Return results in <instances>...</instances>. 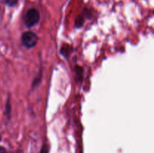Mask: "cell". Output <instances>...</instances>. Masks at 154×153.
Instances as JSON below:
<instances>
[{
  "instance_id": "5b68a950",
  "label": "cell",
  "mask_w": 154,
  "mask_h": 153,
  "mask_svg": "<svg viewBox=\"0 0 154 153\" xmlns=\"http://www.w3.org/2000/svg\"><path fill=\"white\" fill-rule=\"evenodd\" d=\"M84 18L83 16H78V18L75 20V25L78 28H80V27L84 25Z\"/></svg>"
},
{
  "instance_id": "3957f363",
  "label": "cell",
  "mask_w": 154,
  "mask_h": 153,
  "mask_svg": "<svg viewBox=\"0 0 154 153\" xmlns=\"http://www.w3.org/2000/svg\"><path fill=\"white\" fill-rule=\"evenodd\" d=\"M75 72H76V74H77V77L79 79V80H81L83 79V68L80 66H76L75 68Z\"/></svg>"
},
{
  "instance_id": "8992f818",
  "label": "cell",
  "mask_w": 154,
  "mask_h": 153,
  "mask_svg": "<svg viewBox=\"0 0 154 153\" xmlns=\"http://www.w3.org/2000/svg\"><path fill=\"white\" fill-rule=\"evenodd\" d=\"M17 2L18 0H6V4L10 7H13V6L16 5Z\"/></svg>"
},
{
  "instance_id": "277c9868",
  "label": "cell",
  "mask_w": 154,
  "mask_h": 153,
  "mask_svg": "<svg viewBox=\"0 0 154 153\" xmlns=\"http://www.w3.org/2000/svg\"><path fill=\"white\" fill-rule=\"evenodd\" d=\"M70 49H71V47L69 46V45L66 44L65 46H63V47H62V49H61L62 54H63V56H67L69 55L71 52Z\"/></svg>"
},
{
  "instance_id": "ba28073f",
  "label": "cell",
  "mask_w": 154,
  "mask_h": 153,
  "mask_svg": "<svg viewBox=\"0 0 154 153\" xmlns=\"http://www.w3.org/2000/svg\"><path fill=\"white\" fill-rule=\"evenodd\" d=\"M0 153H8L7 150L2 146H0Z\"/></svg>"
},
{
  "instance_id": "7a4b0ae2",
  "label": "cell",
  "mask_w": 154,
  "mask_h": 153,
  "mask_svg": "<svg viewBox=\"0 0 154 153\" xmlns=\"http://www.w3.org/2000/svg\"><path fill=\"white\" fill-rule=\"evenodd\" d=\"M22 42L26 48H32L37 44L38 37L32 32H26L22 34Z\"/></svg>"
},
{
  "instance_id": "9c48e42d",
  "label": "cell",
  "mask_w": 154,
  "mask_h": 153,
  "mask_svg": "<svg viewBox=\"0 0 154 153\" xmlns=\"http://www.w3.org/2000/svg\"><path fill=\"white\" fill-rule=\"evenodd\" d=\"M0 140H1V136H0Z\"/></svg>"
},
{
  "instance_id": "52a82bcc",
  "label": "cell",
  "mask_w": 154,
  "mask_h": 153,
  "mask_svg": "<svg viewBox=\"0 0 154 153\" xmlns=\"http://www.w3.org/2000/svg\"><path fill=\"white\" fill-rule=\"evenodd\" d=\"M49 152V146L48 145H44L42 148L40 153H48Z\"/></svg>"
},
{
  "instance_id": "6da1fadb",
  "label": "cell",
  "mask_w": 154,
  "mask_h": 153,
  "mask_svg": "<svg viewBox=\"0 0 154 153\" xmlns=\"http://www.w3.org/2000/svg\"><path fill=\"white\" fill-rule=\"evenodd\" d=\"M39 19H40V15H39L38 11L36 9L31 8L26 14L24 22H25V25L26 26V27L31 28L38 23Z\"/></svg>"
}]
</instances>
